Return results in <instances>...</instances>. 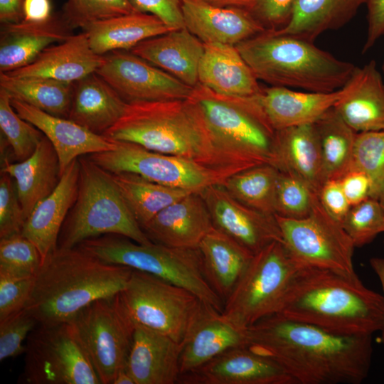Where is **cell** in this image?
Masks as SVG:
<instances>
[{
    "label": "cell",
    "instance_id": "2e32d148",
    "mask_svg": "<svg viewBox=\"0 0 384 384\" xmlns=\"http://www.w3.org/2000/svg\"><path fill=\"white\" fill-rule=\"evenodd\" d=\"M352 85L351 78L343 87L328 93L297 91L272 85L261 87L257 94L242 99L264 124L277 132L314 123L348 92Z\"/></svg>",
    "mask_w": 384,
    "mask_h": 384
},
{
    "label": "cell",
    "instance_id": "6125c7cd",
    "mask_svg": "<svg viewBox=\"0 0 384 384\" xmlns=\"http://www.w3.org/2000/svg\"><path fill=\"white\" fill-rule=\"evenodd\" d=\"M383 78L384 80V61H383Z\"/></svg>",
    "mask_w": 384,
    "mask_h": 384
},
{
    "label": "cell",
    "instance_id": "c3c4849f",
    "mask_svg": "<svg viewBox=\"0 0 384 384\" xmlns=\"http://www.w3.org/2000/svg\"><path fill=\"white\" fill-rule=\"evenodd\" d=\"M33 280L0 274V321L25 308Z\"/></svg>",
    "mask_w": 384,
    "mask_h": 384
},
{
    "label": "cell",
    "instance_id": "6f0895ef",
    "mask_svg": "<svg viewBox=\"0 0 384 384\" xmlns=\"http://www.w3.org/2000/svg\"><path fill=\"white\" fill-rule=\"evenodd\" d=\"M220 7H235L246 9L250 12L253 0H203Z\"/></svg>",
    "mask_w": 384,
    "mask_h": 384
},
{
    "label": "cell",
    "instance_id": "5bb4252c",
    "mask_svg": "<svg viewBox=\"0 0 384 384\" xmlns=\"http://www.w3.org/2000/svg\"><path fill=\"white\" fill-rule=\"evenodd\" d=\"M275 215L284 246L305 267L356 273V247L341 224L323 208L318 195L309 214L292 219Z\"/></svg>",
    "mask_w": 384,
    "mask_h": 384
},
{
    "label": "cell",
    "instance_id": "d590c367",
    "mask_svg": "<svg viewBox=\"0 0 384 384\" xmlns=\"http://www.w3.org/2000/svg\"><path fill=\"white\" fill-rule=\"evenodd\" d=\"M75 82L43 77H18L0 72V88L11 98L50 114L68 118Z\"/></svg>",
    "mask_w": 384,
    "mask_h": 384
},
{
    "label": "cell",
    "instance_id": "52a82bcc",
    "mask_svg": "<svg viewBox=\"0 0 384 384\" xmlns=\"http://www.w3.org/2000/svg\"><path fill=\"white\" fill-rule=\"evenodd\" d=\"M77 246L105 262L149 273L183 287L223 312L224 303L205 277L198 248L140 244L116 234L92 238Z\"/></svg>",
    "mask_w": 384,
    "mask_h": 384
},
{
    "label": "cell",
    "instance_id": "f6af8a7d",
    "mask_svg": "<svg viewBox=\"0 0 384 384\" xmlns=\"http://www.w3.org/2000/svg\"><path fill=\"white\" fill-rule=\"evenodd\" d=\"M136 11L129 0H68L62 16L72 29L84 30L95 21Z\"/></svg>",
    "mask_w": 384,
    "mask_h": 384
},
{
    "label": "cell",
    "instance_id": "8992f818",
    "mask_svg": "<svg viewBox=\"0 0 384 384\" xmlns=\"http://www.w3.org/2000/svg\"><path fill=\"white\" fill-rule=\"evenodd\" d=\"M78 160L77 197L61 228L58 247H73L107 234L122 235L140 244L151 243L126 205L110 173L86 156Z\"/></svg>",
    "mask_w": 384,
    "mask_h": 384
},
{
    "label": "cell",
    "instance_id": "5b68a950",
    "mask_svg": "<svg viewBox=\"0 0 384 384\" xmlns=\"http://www.w3.org/2000/svg\"><path fill=\"white\" fill-rule=\"evenodd\" d=\"M258 80L328 93L343 87L356 67L297 36L265 31L236 46Z\"/></svg>",
    "mask_w": 384,
    "mask_h": 384
},
{
    "label": "cell",
    "instance_id": "e575fe53",
    "mask_svg": "<svg viewBox=\"0 0 384 384\" xmlns=\"http://www.w3.org/2000/svg\"><path fill=\"white\" fill-rule=\"evenodd\" d=\"M366 0H296L289 23L274 31L314 41L329 30L341 28Z\"/></svg>",
    "mask_w": 384,
    "mask_h": 384
},
{
    "label": "cell",
    "instance_id": "816d5d0a",
    "mask_svg": "<svg viewBox=\"0 0 384 384\" xmlns=\"http://www.w3.org/2000/svg\"><path fill=\"white\" fill-rule=\"evenodd\" d=\"M319 199L325 210L341 224L351 208L338 180H327L318 193Z\"/></svg>",
    "mask_w": 384,
    "mask_h": 384
},
{
    "label": "cell",
    "instance_id": "94428289",
    "mask_svg": "<svg viewBox=\"0 0 384 384\" xmlns=\"http://www.w3.org/2000/svg\"><path fill=\"white\" fill-rule=\"evenodd\" d=\"M379 201L383 207V212H384V196H383L380 199Z\"/></svg>",
    "mask_w": 384,
    "mask_h": 384
},
{
    "label": "cell",
    "instance_id": "f5cc1de1",
    "mask_svg": "<svg viewBox=\"0 0 384 384\" xmlns=\"http://www.w3.org/2000/svg\"><path fill=\"white\" fill-rule=\"evenodd\" d=\"M338 181L351 206L370 197L371 181L368 175L358 169L351 168Z\"/></svg>",
    "mask_w": 384,
    "mask_h": 384
},
{
    "label": "cell",
    "instance_id": "7bdbcfd3",
    "mask_svg": "<svg viewBox=\"0 0 384 384\" xmlns=\"http://www.w3.org/2000/svg\"><path fill=\"white\" fill-rule=\"evenodd\" d=\"M341 225L355 247L371 242L384 233V212L379 200L370 197L351 206Z\"/></svg>",
    "mask_w": 384,
    "mask_h": 384
},
{
    "label": "cell",
    "instance_id": "f907efd6",
    "mask_svg": "<svg viewBox=\"0 0 384 384\" xmlns=\"http://www.w3.org/2000/svg\"><path fill=\"white\" fill-rule=\"evenodd\" d=\"M134 9L159 18L171 30L185 28L181 0H129Z\"/></svg>",
    "mask_w": 384,
    "mask_h": 384
},
{
    "label": "cell",
    "instance_id": "ba28073f",
    "mask_svg": "<svg viewBox=\"0 0 384 384\" xmlns=\"http://www.w3.org/2000/svg\"><path fill=\"white\" fill-rule=\"evenodd\" d=\"M189 98L200 110L217 146L230 159L247 169L264 164L274 166L275 132L241 97L222 95L198 83Z\"/></svg>",
    "mask_w": 384,
    "mask_h": 384
},
{
    "label": "cell",
    "instance_id": "74e56055",
    "mask_svg": "<svg viewBox=\"0 0 384 384\" xmlns=\"http://www.w3.org/2000/svg\"><path fill=\"white\" fill-rule=\"evenodd\" d=\"M314 124L326 179L338 180L351 169L357 132L345 122L334 107Z\"/></svg>",
    "mask_w": 384,
    "mask_h": 384
},
{
    "label": "cell",
    "instance_id": "60d3db41",
    "mask_svg": "<svg viewBox=\"0 0 384 384\" xmlns=\"http://www.w3.org/2000/svg\"><path fill=\"white\" fill-rule=\"evenodd\" d=\"M351 168L368 175L370 198L379 200L384 196V130L357 133Z\"/></svg>",
    "mask_w": 384,
    "mask_h": 384
},
{
    "label": "cell",
    "instance_id": "3957f363",
    "mask_svg": "<svg viewBox=\"0 0 384 384\" xmlns=\"http://www.w3.org/2000/svg\"><path fill=\"white\" fill-rule=\"evenodd\" d=\"M132 270L105 262L79 246L57 247L34 277L24 309L38 325L68 322L94 301L120 293Z\"/></svg>",
    "mask_w": 384,
    "mask_h": 384
},
{
    "label": "cell",
    "instance_id": "30bf717a",
    "mask_svg": "<svg viewBox=\"0 0 384 384\" xmlns=\"http://www.w3.org/2000/svg\"><path fill=\"white\" fill-rule=\"evenodd\" d=\"M68 323L101 384H112L118 371L127 364L136 326L119 293L94 301Z\"/></svg>",
    "mask_w": 384,
    "mask_h": 384
},
{
    "label": "cell",
    "instance_id": "4fadbf2b",
    "mask_svg": "<svg viewBox=\"0 0 384 384\" xmlns=\"http://www.w3.org/2000/svg\"><path fill=\"white\" fill-rule=\"evenodd\" d=\"M21 381L26 384H101L68 322L38 325L26 339Z\"/></svg>",
    "mask_w": 384,
    "mask_h": 384
},
{
    "label": "cell",
    "instance_id": "484cf974",
    "mask_svg": "<svg viewBox=\"0 0 384 384\" xmlns=\"http://www.w3.org/2000/svg\"><path fill=\"white\" fill-rule=\"evenodd\" d=\"M71 30L62 16H52L41 23L22 20L1 24L0 72L8 73L28 65L45 48L73 35Z\"/></svg>",
    "mask_w": 384,
    "mask_h": 384
},
{
    "label": "cell",
    "instance_id": "d6a6232c",
    "mask_svg": "<svg viewBox=\"0 0 384 384\" xmlns=\"http://www.w3.org/2000/svg\"><path fill=\"white\" fill-rule=\"evenodd\" d=\"M198 249L205 277L224 303L254 254L215 228L203 238Z\"/></svg>",
    "mask_w": 384,
    "mask_h": 384
},
{
    "label": "cell",
    "instance_id": "d4e9b609",
    "mask_svg": "<svg viewBox=\"0 0 384 384\" xmlns=\"http://www.w3.org/2000/svg\"><path fill=\"white\" fill-rule=\"evenodd\" d=\"M105 55L95 53L85 31L45 48L28 65L6 73L12 76L43 77L75 82L96 73Z\"/></svg>",
    "mask_w": 384,
    "mask_h": 384
},
{
    "label": "cell",
    "instance_id": "f1b7e54d",
    "mask_svg": "<svg viewBox=\"0 0 384 384\" xmlns=\"http://www.w3.org/2000/svg\"><path fill=\"white\" fill-rule=\"evenodd\" d=\"M274 155V167L300 178L318 194L326 179L314 123L275 132Z\"/></svg>",
    "mask_w": 384,
    "mask_h": 384
},
{
    "label": "cell",
    "instance_id": "7402d4cb",
    "mask_svg": "<svg viewBox=\"0 0 384 384\" xmlns=\"http://www.w3.org/2000/svg\"><path fill=\"white\" fill-rule=\"evenodd\" d=\"M213 228L203 196L191 193L163 209L142 229L154 243L196 249Z\"/></svg>",
    "mask_w": 384,
    "mask_h": 384
},
{
    "label": "cell",
    "instance_id": "ffe728a7",
    "mask_svg": "<svg viewBox=\"0 0 384 384\" xmlns=\"http://www.w3.org/2000/svg\"><path fill=\"white\" fill-rule=\"evenodd\" d=\"M11 103L21 118L36 127L51 142L62 174L75 159L116 147V141L93 133L68 118L50 114L16 99L11 98Z\"/></svg>",
    "mask_w": 384,
    "mask_h": 384
},
{
    "label": "cell",
    "instance_id": "4316f807",
    "mask_svg": "<svg viewBox=\"0 0 384 384\" xmlns=\"http://www.w3.org/2000/svg\"><path fill=\"white\" fill-rule=\"evenodd\" d=\"M130 51L190 87L198 83L204 43L186 28L146 39Z\"/></svg>",
    "mask_w": 384,
    "mask_h": 384
},
{
    "label": "cell",
    "instance_id": "e0dca14e",
    "mask_svg": "<svg viewBox=\"0 0 384 384\" xmlns=\"http://www.w3.org/2000/svg\"><path fill=\"white\" fill-rule=\"evenodd\" d=\"M213 227L254 255L274 241L283 242L274 215L250 208L235 199L222 184L200 193Z\"/></svg>",
    "mask_w": 384,
    "mask_h": 384
},
{
    "label": "cell",
    "instance_id": "7dc6e473",
    "mask_svg": "<svg viewBox=\"0 0 384 384\" xmlns=\"http://www.w3.org/2000/svg\"><path fill=\"white\" fill-rule=\"evenodd\" d=\"M26 218L14 178L1 171L0 238L21 233Z\"/></svg>",
    "mask_w": 384,
    "mask_h": 384
},
{
    "label": "cell",
    "instance_id": "d6986e66",
    "mask_svg": "<svg viewBox=\"0 0 384 384\" xmlns=\"http://www.w3.org/2000/svg\"><path fill=\"white\" fill-rule=\"evenodd\" d=\"M249 344L248 329L238 326L223 312L203 302L181 342V375L196 370L227 350Z\"/></svg>",
    "mask_w": 384,
    "mask_h": 384
},
{
    "label": "cell",
    "instance_id": "bcb514c9",
    "mask_svg": "<svg viewBox=\"0 0 384 384\" xmlns=\"http://www.w3.org/2000/svg\"><path fill=\"white\" fill-rule=\"evenodd\" d=\"M38 325L36 319L25 309L0 321V361L24 353L23 341Z\"/></svg>",
    "mask_w": 384,
    "mask_h": 384
},
{
    "label": "cell",
    "instance_id": "8fae6325",
    "mask_svg": "<svg viewBox=\"0 0 384 384\" xmlns=\"http://www.w3.org/2000/svg\"><path fill=\"white\" fill-rule=\"evenodd\" d=\"M121 302L135 325L181 343L202 302L196 294L151 274L132 270Z\"/></svg>",
    "mask_w": 384,
    "mask_h": 384
},
{
    "label": "cell",
    "instance_id": "83f0119b",
    "mask_svg": "<svg viewBox=\"0 0 384 384\" xmlns=\"http://www.w3.org/2000/svg\"><path fill=\"white\" fill-rule=\"evenodd\" d=\"M198 78L201 85L228 97H250L262 87L236 46L228 44L204 43Z\"/></svg>",
    "mask_w": 384,
    "mask_h": 384
},
{
    "label": "cell",
    "instance_id": "ab89813d",
    "mask_svg": "<svg viewBox=\"0 0 384 384\" xmlns=\"http://www.w3.org/2000/svg\"><path fill=\"white\" fill-rule=\"evenodd\" d=\"M0 128L17 162L29 158L44 134L36 127L21 118L11 103V97L0 88Z\"/></svg>",
    "mask_w": 384,
    "mask_h": 384
},
{
    "label": "cell",
    "instance_id": "9a60e30c",
    "mask_svg": "<svg viewBox=\"0 0 384 384\" xmlns=\"http://www.w3.org/2000/svg\"><path fill=\"white\" fill-rule=\"evenodd\" d=\"M96 73L127 103L186 100L193 88L130 50L105 55Z\"/></svg>",
    "mask_w": 384,
    "mask_h": 384
},
{
    "label": "cell",
    "instance_id": "8d00e7d4",
    "mask_svg": "<svg viewBox=\"0 0 384 384\" xmlns=\"http://www.w3.org/2000/svg\"><path fill=\"white\" fill-rule=\"evenodd\" d=\"M110 174L126 205L142 228L163 209L192 193L161 185L132 173Z\"/></svg>",
    "mask_w": 384,
    "mask_h": 384
},
{
    "label": "cell",
    "instance_id": "91938a15",
    "mask_svg": "<svg viewBox=\"0 0 384 384\" xmlns=\"http://www.w3.org/2000/svg\"><path fill=\"white\" fill-rule=\"evenodd\" d=\"M112 384H135V382L126 366L118 371Z\"/></svg>",
    "mask_w": 384,
    "mask_h": 384
},
{
    "label": "cell",
    "instance_id": "680465c9",
    "mask_svg": "<svg viewBox=\"0 0 384 384\" xmlns=\"http://www.w3.org/2000/svg\"><path fill=\"white\" fill-rule=\"evenodd\" d=\"M370 265L380 280L383 288L384 298V258L373 257L370 260ZM380 342L384 346V329L381 331Z\"/></svg>",
    "mask_w": 384,
    "mask_h": 384
},
{
    "label": "cell",
    "instance_id": "603a6c76",
    "mask_svg": "<svg viewBox=\"0 0 384 384\" xmlns=\"http://www.w3.org/2000/svg\"><path fill=\"white\" fill-rule=\"evenodd\" d=\"M181 343L136 325L126 367L135 384H175L180 375Z\"/></svg>",
    "mask_w": 384,
    "mask_h": 384
},
{
    "label": "cell",
    "instance_id": "7a4b0ae2",
    "mask_svg": "<svg viewBox=\"0 0 384 384\" xmlns=\"http://www.w3.org/2000/svg\"><path fill=\"white\" fill-rule=\"evenodd\" d=\"M275 314L338 334L372 336L384 329V298L356 273L306 267Z\"/></svg>",
    "mask_w": 384,
    "mask_h": 384
},
{
    "label": "cell",
    "instance_id": "44dd1931",
    "mask_svg": "<svg viewBox=\"0 0 384 384\" xmlns=\"http://www.w3.org/2000/svg\"><path fill=\"white\" fill-rule=\"evenodd\" d=\"M185 28L203 43L236 46L266 29L247 10L181 0Z\"/></svg>",
    "mask_w": 384,
    "mask_h": 384
},
{
    "label": "cell",
    "instance_id": "4dcf8cb0",
    "mask_svg": "<svg viewBox=\"0 0 384 384\" xmlns=\"http://www.w3.org/2000/svg\"><path fill=\"white\" fill-rule=\"evenodd\" d=\"M1 166V171L15 181L26 220L34 207L55 189L62 176L57 153L46 136L29 158L14 163L4 158Z\"/></svg>",
    "mask_w": 384,
    "mask_h": 384
},
{
    "label": "cell",
    "instance_id": "ac0fdd59",
    "mask_svg": "<svg viewBox=\"0 0 384 384\" xmlns=\"http://www.w3.org/2000/svg\"><path fill=\"white\" fill-rule=\"evenodd\" d=\"M183 384H297L274 359L250 346L230 348L196 370L181 375Z\"/></svg>",
    "mask_w": 384,
    "mask_h": 384
},
{
    "label": "cell",
    "instance_id": "cb8c5ba5",
    "mask_svg": "<svg viewBox=\"0 0 384 384\" xmlns=\"http://www.w3.org/2000/svg\"><path fill=\"white\" fill-rule=\"evenodd\" d=\"M78 158L65 169L55 189L41 201L26 218L21 234L38 248L43 261L58 247L61 228L78 193Z\"/></svg>",
    "mask_w": 384,
    "mask_h": 384
},
{
    "label": "cell",
    "instance_id": "836d02e7",
    "mask_svg": "<svg viewBox=\"0 0 384 384\" xmlns=\"http://www.w3.org/2000/svg\"><path fill=\"white\" fill-rule=\"evenodd\" d=\"M83 31L92 50L105 55L115 50H130L146 39L173 30L156 16L136 11L95 21Z\"/></svg>",
    "mask_w": 384,
    "mask_h": 384
},
{
    "label": "cell",
    "instance_id": "f546056e",
    "mask_svg": "<svg viewBox=\"0 0 384 384\" xmlns=\"http://www.w3.org/2000/svg\"><path fill=\"white\" fill-rule=\"evenodd\" d=\"M351 90L334 106L355 132L384 130V80L375 60L356 67Z\"/></svg>",
    "mask_w": 384,
    "mask_h": 384
},
{
    "label": "cell",
    "instance_id": "6da1fadb",
    "mask_svg": "<svg viewBox=\"0 0 384 384\" xmlns=\"http://www.w3.org/2000/svg\"><path fill=\"white\" fill-rule=\"evenodd\" d=\"M249 346L277 361L297 384H359L368 375L372 336H346L279 314L248 328Z\"/></svg>",
    "mask_w": 384,
    "mask_h": 384
},
{
    "label": "cell",
    "instance_id": "ee69618b",
    "mask_svg": "<svg viewBox=\"0 0 384 384\" xmlns=\"http://www.w3.org/2000/svg\"><path fill=\"white\" fill-rule=\"evenodd\" d=\"M315 193L297 176L279 171L275 201V215L299 219L311 210Z\"/></svg>",
    "mask_w": 384,
    "mask_h": 384
},
{
    "label": "cell",
    "instance_id": "7c38bea8",
    "mask_svg": "<svg viewBox=\"0 0 384 384\" xmlns=\"http://www.w3.org/2000/svg\"><path fill=\"white\" fill-rule=\"evenodd\" d=\"M116 142L114 149L86 156L110 173H132L151 181L192 193H201L210 186L223 184L228 177L237 173L154 151L134 143Z\"/></svg>",
    "mask_w": 384,
    "mask_h": 384
},
{
    "label": "cell",
    "instance_id": "681fc988",
    "mask_svg": "<svg viewBox=\"0 0 384 384\" xmlns=\"http://www.w3.org/2000/svg\"><path fill=\"white\" fill-rule=\"evenodd\" d=\"M295 1L253 0L250 13L266 30H280L289 23Z\"/></svg>",
    "mask_w": 384,
    "mask_h": 384
},
{
    "label": "cell",
    "instance_id": "11a10c76",
    "mask_svg": "<svg viewBox=\"0 0 384 384\" xmlns=\"http://www.w3.org/2000/svg\"><path fill=\"white\" fill-rule=\"evenodd\" d=\"M51 3L50 0H23V21L41 23L48 21L51 17Z\"/></svg>",
    "mask_w": 384,
    "mask_h": 384
},
{
    "label": "cell",
    "instance_id": "277c9868",
    "mask_svg": "<svg viewBox=\"0 0 384 384\" xmlns=\"http://www.w3.org/2000/svg\"><path fill=\"white\" fill-rule=\"evenodd\" d=\"M103 135L210 167L237 172L247 169L217 146L200 110L189 97L128 103L122 117Z\"/></svg>",
    "mask_w": 384,
    "mask_h": 384
},
{
    "label": "cell",
    "instance_id": "1f68e13d",
    "mask_svg": "<svg viewBox=\"0 0 384 384\" xmlns=\"http://www.w3.org/2000/svg\"><path fill=\"white\" fill-rule=\"evenodd\" d=\"M128 103L97 73L75 82L68 119L103 135L124 114Z\"/></svg>",
    "mask_w": 384,
    "mask_h": 384
},
{
    "label": "cell",
    "instance_id": "db71d44e",
    "mask_svg": "<svg viewBox=\"0 0 384 384\" xmlns=\"http://www.w3.org/2000/svg\"><path fill=\"white\" fill-rule=\"evenodd\" d=\"M367 35L363 53L370 50L384 36V0H366Z\"/></svg>",
    "mask_w": 384,
    "mask_h": 384
},
{
    "label": "cell",
    "instance_id": "9c48e42d",
    "mask_svg": "<svg viewBox=\"0 0 384 384\" xmlns=\"http://www.w3.org/2000/svg\"><path fill=\"white\" fill-rule=\"evenodd\" d=\"M304 267L292 256L283 242H272L254 255L225 301L223 314L245 329L277 314L292 284Z\"/></svg>",
    "mask_w": 384,
    "mask_h": 384
},
{
    "label": "cell",
    "instance_id": "b9f144b4",
    "mask_svg": "<svg viewBox=\"0 0 384 384\" xmlns=\"http://www.w3.org/2000/svg\"><path fill=\"white\" fill-rule=\"evenodd\" d=\"M42 262L37 247L21 233L0 238V274L35 277Z\"/></svg>",
    "mask_w": 384,
    "mask_h": 384
},
{
    "label": "cell",
    "instance_id": "f35d334b",
    "mask_svg": "<svg viewBox=\"0 0 384 384\" xmlns=\"http://www.w3.org/2000/svg\"><path fill=\"white\" fill-rule=\"evenodd\" d=\"M279 171L268 164L255 166L228 177L223 186L242 204L258 211L275 215Z\"/></svg>",
    "mask_w": 384,
    "mask_h": 384
},
{
    "label": "cell",
    "instance_id": "9f6ffc18",
    "mask_svg": "<svg viewBox=\"0 0 384 384\" xmlns=\"http://www.w3.org/2000/svg\"><path fill=\"white\" fill-rule=\"evenodd\" d=\"M23 0H0L1 24L17 23L23 19Z\"/></svg>",
    "mask_w": 384,
    "mask_h": 384
}]
</instances>
